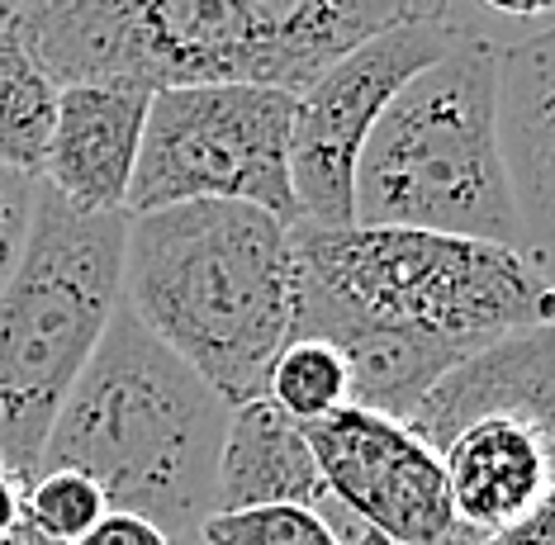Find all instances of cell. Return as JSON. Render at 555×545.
Masks as SVG:
<instances>
[{"instance_id":"obj_24","label":"cell","mask_w":555,"mask_h":545,"mask_svg":"<svg viewBox=\"0 0 555 545\" xmlns=\"http://www.w3.org/2000/svg\"><path fill=\"white\" fill-rule=\"evenodd\" d=\"M20 512H24V484L15 475L0 470V536L20 522Z\"/></svg>"},{"instance_id":"obj_21","label":"cell","mask_w":555,"mask_h":545,"mask_svg":"<svg viewBox=\"0 0 555 545\" xmlns=\"http://www.w3.org/2000/svg\"><path fill=\"white\" fill-rule=\"evenodd\" d=\"M77 545H167V531L153 527L147 517H133V512H115V508H109Z\"/></svg>"},{"instance_id":"obj_13","label":"cell","mask_w":555,"mask_h":545,"mask_svg":"<svg viewBox=\"0 0 555 545\" xmlns=\"http://www.w3.org/2000/svg\"><path fill=\"white\" fill-rule=\"evenodd\" d=\"M233 5L257 48L261 81L289 95H299L323 67L395 24L451 20V0H233Z\"/></svg>"},{"instance_id":"obj_23","label":"cell","mask_w":555,"mask_h":545,"mask_svg":"<svg viewBox=\"0 0 555 545\" xmlns=\"http://www.w3.org/2000/svg\"><path fill=\"white\" fill-rule=\"evenodd\" d=\"M479 545H555V508L546 503V508H537L532 517H522V522L479 536Z\"/></svg>"},{"instance_id":"obj_7","label":"cell","mask_w":555,"mask_h":545,"mask_svg":"<svg viewBox=\"0 0 555 545\" xmlns=\"http://www.w3.org/2000/svg\"><path fill=\"white\" fill-rule=\"evenodd\" d=\"M295 95L275 86H171L147 100L143 143L124 213H153L195 199L257 205L295 228L289 190Z\"/></svg>"},{"instance_id":"obj_17","label":"cell","mask_w":555,"mask_h":545,"mask_svg":"<svg viewBox=\"0 0 555 545\" xmlns=\"http://www.w3.org/2000/svg\"><path fill=\"white\" fill-rule=\"evenodd\" d=\"M267 399L299 427L319 423V417L337 413L351 403V379L347 361L333 341L323 337H289L271 361L267 375Z\"/></svg>"},{"instance_id":"obj_8","label":"cell","mask_w":555,"mask_h":545,"mask_svg":"<svg viewBox=\"0 0 555 545\" xmlns=\"http://www.w3.org/2000/svg\"><path fill=\"white\" fill-rule=\"evenodd\" d=\"M461 34L465 29L456 20L395 24V29L365 38L351 53H343L295 95V119H289L295 223H313V228L351 223L357 157L375 129V119L423 67L447 57Z\"/></svg>"},{"instance_id":"obj_28","label":"cell","mask_w":555,"mask_h":545,"mask_svg":"<svg viewBox=\"0 0 555 545\" xmlns=\"http://www.w3.org/2000/svg\"><path fill=\"white\" fill-rule=\"evenodd\" d=\"M167 545H209L199 531H185V536H167Z\"/></svg>"},{"instance_id":"obj_12","label":"cell","mask_w":555,"mask_h":545,"mask_svg":"<svg viewBox=\"0 0 555 545\" xmlns=\"http://www.w3.org/2000/svg\"><path fill=\"white\" fill-rule=\"evenodd\" d=\"M147 100L129 86H62L39 181L81 213H124Z\"/></svg>"},{"instance_id":"obj_10","label":"cell","mask_w":555,"mask_h":545,"mask_svg":"<svg viewBox=\"0 0 555 545\" xmlns=\"http://www.w3.org/2000/svg\"><path fill=\"white\" fill-rule=\"evenodd\" d=\"M494 143L527 251L551 271L555 243V38L537 34L499 48L494 76Z\"/></svg>"},{"instance_id":"obj_3","label":"cell","mask_w":555,"mask_h":545,"mask_svg":"<svg viewBox=\"0 0 555 545\" xmlns=\"http://www.w3.org/2000/svg\"><path fill=\"white\" fill-rule=\"evenodd\" d=\"M289 337L337 323L413 333L470 356L499 337L551 323V271L527 251L418 228H289Z\"/></svg>"},{"instance_id":"obj_6","label":"cell","mask_w":555,"mask_h":545,"mask_svg":"<svg viewBox=\"0 0 555 545\" xmlns=\"http://www.w3.org/2000/svg\"><path fill=\"white\" fill-rule=\"evenodd\" d=\"M5 29L57 86H267L233 0H24Z\"/></svg>"},{"instance_id":"obj_4","label":"cell","mask_w":555,"mask_h":545,"mask_svg":"<svg viewBox=\"0 0 555 545\" xmlns=\"http://www.w3.org/2000/svg\"><path fill=\"white\" fill-rule=\"evenodd\" d=\"M494 76L499 48L465 29L447 57L389 100L357 157L351 223L527 251L494 143Z\"/></svg>"},{"instance_id":"obj_16","label":"cell","mask_w":555,"mask_h":545,"mask_svg":"<svg viewBox=\"0 0 555 545\" xmlns=\"http://www.w3.org/2000/svg\"><path fill=\"white\" fill-rule=\"evenodd\" d=\"M57 91L34 53L10 29H0V167L39 181L48 138L57 119Z\"/></svg>"},{"instance_id":"obj_20","label":"cell","mask_w":555,"mask_h":545,"mask_svg":"<svg viewBox=\"0 0 555 545\" xmlns=\"http://www.w3.org/2000/svg\"><path fill=\"white\" fill-rule=\"evenodd\" d=\"M34 190L39 181L34 176H20L10 167H0V285L15 271L24 237H29V219H34Z\"/></svg>"},{"instance_id":"obj_9","label":"cell","mask_w":555,"mask_h":545,"mask_svg":"<svg viewBox=\"0 0 555 545\" xmlns=\"http://www.w3.org/2000/svg\"><path fill=\"white\" fill-rule=\"evenodd\" d=\"M323 493L395 545H437L456 531L437 455L395 417L357 403L305 423Z\"/></svg>"},{"instance_id":"obj_2","label":"cell","mask_w":555,"mask_h":545,"mask_svg":"<svg viewBox=\"0 0 555 545\" xmlns=\"http://www.w3.org/2000/svg\"><path fill=\"white\" fill-rule=\"evenodd\" d=\"M223 427L229 403L119 299L53 417L39 470H81L115 512L185 536L209 517Z\"/></svg>"},{"instance_id":"obj_27","label":"cell","mask_w":555,"mask_h":545,"mask_svg":"<svg viewBox=\"0 0 555 545\" xmlns=\"http://www.w3.org/2000/svg\"><path fill=\"white\" fill-rule=\"evenodd\" d=\"M24 5V0H0V29H5L10 20H15V10Z\"/></svg>"},{"instance_id":"obj_14","label":"cell","mask_w":555,"mask_h":545,"mask_svg":"<svg viewBox=\"0 0 555 545\" xmlns=\"http://www.w3.org/2000/svg\"><path fill=\"white\" fill-rule=\"evenodd\" d=\"M551 427L527 417H479L437 451L447 498L475 536L503 531L551 503Z\"/></svg>"},{"instance_id":"obj_11","label":"cell","mask_w":555,"mask_h":545,"mask_svg":"<svg viewBox=\"0 0 555 545\" xmlns=\"http://www.w3.org/2000/svg\"><path fill=\"white\" fill-rule=\"evenodd\" d=\"M479 417H527L555 432V327H527V333L499 337L489 347L456 361L418 408L403 417L427 451H441L461 427Z\"/></svg>"},{"instance_id":"obj_25","label":"cell","mask_w":555,"mask_h":545,"mask_svg":"<svg viewBox=\"0 0 555 545\" xmlns=\"http://www.w3.org/2000/svg\"><path fill=\"white\" fill-rule=\"evenodd\" d=\"M479 5H489L494 15H508V20H546L555 0H479Z\"/></svg>"},{"instance_id":"obj_22","label":"cell","mask_w":555,"mask_h":545,"mask_svg":"<svg viewBox=\"0 0 555 545\" xmlns=\"http://www.w3.org/2000/svg\"><path fill=\"white\" fill-rule=\"evenodd\" d=\"M313 512H319L323 522H327V531H333V536H337V545H395V541L375 536L371 527H361L351 512H343L333 498H327V493H323V503H319V508H313ZM437 545H479V536H475L470 527H456L447 541H437Z\"/></svg>"},{"instance_id":"obj_19","label":"cell","mask_w":555,"mask_h":545,"mask_svg":"<svg viewBox=\"0 0 555 545\" xmlns=\"http://www.w3.org/2000/svg\"><path fill=\"white\" fill-rule=\"evenodd\" d=\"M199 536L209 545H337L327 522L313 508H243L205 517Z\"/></svg>"},{"instance_id":"obj_5","label":"cell","mask_w":555,"mask_h":545,"mask_svg":"<svg viewBox=\"0 0 555 545\" xmlns=\"http://www.w3.org/2000/svg\"><path fill=\"white\" fill-rule=\"evenodd\" d=\"M129 213H81L39 181L24 251L0 285V470L39 475L53 417L119 303Z\"/></svg>"},{"instance_id":"obj_15","label":"cell","mask_w":555,"mask_h":545,"mask_svg":"<svg viewBox=\"0 0 555 545\" xmlns=\"http://www.w3.org/2000/svg\"><path fill=\"white\" fill-rule=\"evenodd\" d=\"M281 503H289V508H319L323 479L305 441V427L261 394L229 408L219 465H214L209 517L243 512V508H281Z\"/></svg>"},{"instance_id":"obj_26","label":"cell","mask_w":555,"mask_h":545,"mask_svg":"<svg viewBox=\"0 0 555 545\" xmlns=\"http://www.w3.org/2000/svg\"><path fill=\"white\" fill-rule=\"evenodd\" d=\"M0 545H67V541H57V536H48L43 527H34L29 517L20 512V522L5 531V536H0Z\"/></svg>"},{"instance_id":"obj_1","label":"cell","mask_w":555,"mask_h":545,"mask_svg":"<svg viewBox=\"0 0 555 545\" xmlns=\"http://www.w3.org/2000/svg\"><path fill=\"white\" fill-rule=\"evenodd\" d=\"M119 299L229 408L261 399L295 313L289 223L229 199L133 213Z\"/></svg>"},{"instance_id":"obj_18","label":"cell","mask_w":555,"mask_h":545,"mask_svg":"<svg viewBox=\"0 0 555 545\" xmlns=\"http://www.w3.org/2000/svg\"><path fill=\"white\" fill-rule=\"evenodd\" d=\"M105 512V493L81 470H39L24 484V517L67 545H77Z\"/></svg>"}]
</instances>
